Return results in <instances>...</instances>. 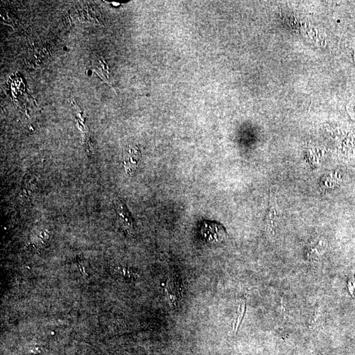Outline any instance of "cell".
I'll list each match as a JSON object with an SVG mask.
<instances>
[{"label": "cell", "instance_id": "277c9868", "mask_svg": "<svg viewBox=\"0 0 355 355\" xmlns=\"http://www.w3.org/2000/svg\"><path fill=\"white\" fill-rule=\"evenodd\" d=\"M115 205V210H116L120 225L124 231L127 232L128 234H132L134 231L133 220L125 205L120 199H117Z\"/></svg>", "mask_w": 355, "mask_h": 355}, {"label": "cell", "instance_id": "5b68a950", "mask_svg": "<svg viewBox=\"0 0 355 355\" xmlns=\"http://www.w3.org/2000/svg\"><path fill=\"white\" fill-rule=\"evenodd\" d=\"M245 310H246V303H245V302H243V303L239 305L238 309H237V316H236L235 322L234 324V332H237V330H238L241 321H242L243 316H244Z\"/></svg>", "mask_w": 355, "mask_h": 355}, {"label": "cell", "instance_id": "7a4b0ae2", "mask_svg": "<svg viewBox=\"0 0 355 355\" xmlns=\"http://www.w3.org/2000/svg\"><path fill=\"white\" fill-rule=\"evenodd\" d=\"M181 294L182 290L178 280L174 274L170 273L166 282L165 297L168 305L171 309H175L177 307L181 297Z\"/></svg>", "mask_w": 355, "mask_h": 355}, {"label": "cell", "instance_id": "6da1fadb", "mask_svg": "<svg viewBox=\"0 0 355 355\" xmlns=\"http://www.w3.org/2000/svg\"><path fill=\"white\" fill-rule=\"evenodd\" d=\"M204 239L209 243H220L226 237V232L221 224L211 221L204 222L201 228Z\"/></svg>", "mask_w": 355, "mask_h": 355}, {"label": "cell", "instance_id": "3957f363", "mask_svg": "<svg viewBox=\"0 0 355 355\" xmlns=\"http://www.w3.org/2000/svg\"><path fill=\"white\" fill-rule=\"evenodd\" d=\"M141 160V152L138 147H128L125 150L123 157V165L126 173L133 174Z\"/></svg>", "mask_w": 355, "mask_h": 355}]
</instances>
